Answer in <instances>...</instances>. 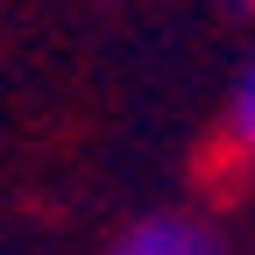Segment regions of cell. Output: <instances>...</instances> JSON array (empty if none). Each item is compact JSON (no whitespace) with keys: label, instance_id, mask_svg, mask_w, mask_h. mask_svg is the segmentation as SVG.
I'll return each instance as SVG.
<instances>
[{"label":"cell","instance_id":"cell-1","mask_svg":"<svg viewBox=\"0 0 255 255\" xmlns=\"http://www.w3.org/2000/svg\"><path fill=\"white\" fill-rule=\"evenodd\" d=\"M114 255H220V241L184 213H149L114 241Z\"/></svg>","mask_w":255,"mask_h":255},{"label":"cell","instance_id":"cell-2","mask_svg":"<svg viewBox=\"0 0 255 255\" xmlns=\"http://www.w3.org/2000/svg\"><path fill=\"white\" fill-rule=\"evenodd\" d=\"M227 128H234V142H241V149H255V64H248V71H241V85H234Z\"/></svg>","mask_w":255,"mask_h":255}]
</instances>
